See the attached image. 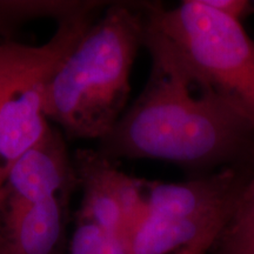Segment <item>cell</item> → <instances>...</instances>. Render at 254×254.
Masks as SVG:
<instances>
[{
	"label": "cell",
	"mask_w": 254,
	"mask_h": 254,
	"mask_svg": "<svg viewBox=\"0 0 254 254\" xmlns=\"http://www.w3.org/2000/svg\"><path fill=\"white\" fill-rule=\"evenodd\" d=\"M201 1L208 7L239 21L252 8V2L246 0H201Z\"/></svg>",
	"instance_id": "cell-11"
},
{
	"label": "cell",
	"mask_w": 254,
	"mask_h": 254,
	"mask_svg": "<svg viewBox=\"0 0 254 254\" xmlns=\"http://www.w3.org/2000/svg\"><path fill=\"white\" fill-rule=\"evenodd\" d=\"M217 254H254V230L244 232H222Z\"/></svg>",
	"instance_id": "cell-10"
},
{
	"label": "cell",
	"mask_w": 254,
	"mask_h": 254,
	"mask_svg": "<svg viewBox=\"0 0 254 254\" xmlns=\"http://www.w3.org/2000/svg\"><path fill=\"white\" fill-rule=\"evenodd\" d=\"M151 72L97 150L112 160L155 159L204 170L251 150L254 120L164 34L146 23Z\"/></svg>",
	"instance_id": "cell-1"
},
{
	"label": "cell",
	"mask_w": 254,
	"mask_h": 254,
	"mask_svg": "<svg viewBox=\"0 0 254 254\" xmlns=\"http://www.w3.org/2000/svg\"><path fill=\"white\" fill-rule=\"evenodd\" d=\"M218 240V238L214 237H208V238H202V239L196 240L190 245H187L179 251H177L174 254H207L208 251L213 247L215 241Z\"/></svg>",
	"instance_id": "cell-12"
},
{
	"label": "cell",
	"mask_w": 254,
	"mask_h": 254,
	"mask_svg": "<svg viewBox=\"0 0 254 254\" xmlns=\"http://www.w3.org/2000/svg\"><path fill=\"white\" fill-rule=\"evenodd\" d=\"M145 32L144 2H111L47 79L50 123L69 139L100 141L110 134L128 107Z\"/></svg>",
	"instance_id": "cell-2"
},
{
	"label": "cell",
	"mask_w": 254,
	"mask_h": 254,
	"mask_svg": "<svg viewBox=\"0 0 254 254\" xmlns=\"http://www.w3.org/2000/svg\"><path fill=\"white\" fill-rule=\"evenodd\" d=\"M250 230H254V171L251 182L246 184L241 190L234 213L225 228V231L228 232H244Z\"/></svg>",
	"instance_id": "cell-9"
},
{
	"label": "cell",
	"mask_w": 254,
	"mask_h": 254,
	"mask_svg": "<svg viewBox=\"0 0 254 254\" xmlns=\"http://www.w3.org/2000/svg\"><path fill=\"white\" fill-rule=\"evenodd\" d=\"M72 159L82 193L77 220L127 240L144 211L145 180L124 172L97 148H78Z\"/></svg>",
	"instance_id": "cell-4"
},
{
	"label": "cell",
	"mask_w": 254,
	"mask_h": 254,
	"mask_svg": "<svg viewBox=\"0 0 254 254\" xmlns=\"http://www.w3.org/2000/svg\"><path fill=\"white\" fill-rule=\"evenodd\" d=\"M110 4L98 0H0V33L7 34L39 19H55L60 24L80 15L98 14Z\"/></svg>",
	"instance_id": "cell-7"
},
{
	"label": "cell",
	"mask_w": 254,
	"mask_h": 254,
	"mask_svg": "<svg viewBox=\"0 0 254 254\" xmlns=\"http://www.w3.org/2000/svg\"><path fill=\"white\" fill-rule=\"evenodd\" d=\"M69 199L27 201L0 190V254H63Z\"/></svg>",
	"instance_id": "cell-5"
},
{
	"label": "cell",
	"mask_w": 254,
	"mask_h": 254,
	"mask_svg": "<svg viewBox=\"0 0 254 254\" xmlns=\"http://www.w3.org/2000/svg\"><path fill=\"white\" fill-rule=\"evenodd\" d=\"M146 23L164 34L254 120V40L240 21L186 0L173 8L144 2Z\"/></svg>",
	"instance_id": "cell-3"
},
{
	"label": "cell",
	"mask_w": 254,
	"mask_h": 254,
	"mask_svg": "<svg viewBox=\"0 0 254 254\" xmlns=\"http://www.w3.org/2000/svg\"><path fill=\"white\" fill-rule=\"evenodd\" d=\"M78 179L59 128L51 126L38 144L13 165L1 190L27 200L44 201L59 195H72Z\"/></svg>",
	"instance_id": "cell-6"
},
{
	"label": "cell",
	"mask_w": 254,
	"mask_h": 254,
	"mask_svg": "<svg viewBox=\"0 0 254 254\" xmlns=\"http://www.w3.org/2000/svg\"><path fill=\"white\" fill-rule=\"evenodd\" d=\"M63 254H131L125 238L87 221L75 220V227Z\"/></svg>",
	"instance_id": "cell-8"
}]
</instances>
